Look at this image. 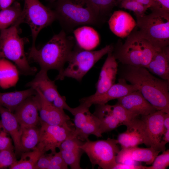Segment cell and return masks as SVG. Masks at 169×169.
Segmentation results:
<instances>
[{
	"label": "cell",
	"mask_w": 169,
	"mask_h": 169,
	"mask_svg": "<svg viewBox=\"0 0 169 169\" xmlns=\"http://www.w3.org/2000/svg\"><path fill=\"white\" fill-rule=\"evenodd\" d=\"M122 78L136 85L157 110L169 113V81L155 77L145 68L128 65L123 72Z\"/></svg>",
	"instance_id": "6da1fadb"
},
{
	"label": "cell",
	"mask_w": 169,
	"mask_h": 169,
	"mask_svg": "<svg viewBox=\"0 0 169 169\" xmlns=\"http://www.w3.org/2000/svg\"><path fill=\"white\" fill-rule=\"evenodd\" d=\"M73 38L67 36L62 29L55 34L43 47L37 49L32 45L28 54V59L37 63L40 69H55L61 72L67 62L75 44Z\"/></svg>",
	"instance_id": "7a4b0ae2"
},
{
	"label": "cell",
	"mask_w": 169,
	"mask_h": 169,
	"mask_svg": "<svg viewBox=\"0 0 169 169\" xmlns=\"http://www.w3.org/2000/svg\"><path fill=\"white\" fill-rule=\"evenodd\" d=\"M54 10L64 30L70 32L76 27L96 25L100 18L89 0H57Z\"/></svg>",
	"instance_id": "3957f363"
},
{
	"label": "cell",
	"mask_w": 169,
	"mask_h": 169,
	"mask_svg": "<svg viewBox=\"0 0 169 169\" xmlns=\"http://www.w3.org/2000/svg\"><path fill=\"white\" fill-rule=\"evenodd\" d=\"M113 53L123 64L146 68L156 50L138 31L131 32Z\"/></svg>",
	"instance_id": "277c9868"
},
{
	"label": "cell",
	"mask_w": 169,
	"mask_h": 169,
	"mask_svg": "<svg viewBox=\"0 0 169 169\" xmlns=\"http://www.w3.org/2000/svg\"><path fill=\"white\" fill-rule=\"evenodd\" d=\"M18 25L15 24L0 30V58L13 61L21 74L33 75L37 69L29 64L24 51V39L18 34Z\"/></svg>",
	"instance_id": "5b68a950"
},
{
	"label": "cell",
	"mask_w": 169,
	"mask_h": 169,
	"mask_svg": "<svg viewBox=\"0 0 169 169\" xmlns=\"http://www.w3.org/2000/svg\"><path fill=\"white\" fill-rule=\"evenodd\" d=\"M151 10L148 15L136 17L138 31L156 49L169 46V12Z\"/></svg>",
	"instance_id": "8992f818"
},
{
	"label": "cell",
	"mask_w": 169,
	"mask_h": 169,
	"mask_svg": "<svg viewBox=\"0 0 169 169\" xmlns=\"http://www.w3.org/2000/svg\"><path fill=\"white\" fill-rule=\"evenodd\" d=\"M114 49L113 45L110 44L99 50H88L75 44L67 61L68 66L59 73L55 80H62L69 77L81 81L95 64L104 55L113 51Z\"/></svg>",
	"instance_id": "52a82bcc"
},
{
	"label": "cell",
	"mask_w": 169,
	"mask_h": 169,
	"mask_svg": "<svg viewBox=\"0 0 169 169\" xmlns=\"http://www.w3.org/2000/svg\"><path fill=\"white\" fill-rule=\"evenodd\" d=\"M117 141L108 138L83 142L79 147L88 156L93 167L96 165L103 169H113L117 164L116 156L119 148Z\"/></svg>",
	"instance_id": "ba28073f"
},
{
	"label": "cell",
	"mask_w": 169,
	"mask_h": 169,
	"mask_svg": "<svg viewBox=\"0 0 169 169\" xmlns=\"http://www.w3.org/2000/svg\"><path fill=\"white\" fill-rule=\"evenodd\" d=\"M56 19L54 10L43 5L38 0H24L23 8L18 22L25 23L29 26L32 38V44L38 34L44 28Z\"/></svg>",
	"instance_id": "9c48e42d"
},
{
	"label": "cell",
	"mask_w": 169,
	"mask_h": 169,
	"mask_svg": "<svg viewBox=\"0 0 169 169\" xmlns=\"http://www.w3.org/2000/svg\"><path fill=\"white\" fill-rule=\"evenodd\" d=\"M40 125L39 140L35 150L43 154L49 151L55 154L56 148L64 141L75 137V128L70 123L63 125H50L40 121Z\"/></svg>",
	"instance_id": "30bf717a"
},
{
	"label": "cell",
	"mask_w": 169,
	"mask_h": 169,
	"mask_svg": "<svg viewBox=\"0 0 169 169\" xmlns=\"http://www.w3.org/2000/svg\"><path fill=\"white\" fill-rule=\"evenodd\" d=\"M165 113L157 110L146 116H142L145 136V144L161 152L166 150L165 145L161 142L165 129L163 120Z\"/></svg>",
	"instance_id": "8fae6325"
},
{
	"label": "cell",
	"mask_w": 169,
	"mask_h": 169,
	"mask_svg": "<svg viewBox=\"0 0 169 169\" xmlns=\"http://www.w3.org/2000/svg\"><path fill=\"white\" fill-rule=\"evenodd\" d=\"M47 72L46 70L40 69L34 78L26 86L38 89L47 101L57 108L68 111L70 107L67 104L65 97L59 93L55 81L49 79Z\"/></svg>",
	"instance_id": "7c38bea8"
},
{
	"label": "cell",
	"mask_w": 169,
	"mask_h": 169,
	"mask_svg": "<svg viewBox=\"0 0 169 169\" xmlns=\"http://www.w3.org/2000/svg\"><path fill=\"white\" fill-rule=\"evenodd\" d=\"M137 90H138L136 85L128 84L125 79L121 78L118 83L114 84L103 94L98 96L92 95L81 99L79 105L89 109L93 104H105L110 100L118 99Z\"/></svg>",
	"instance_id": "4fadbf2b"
},
{
	"label": "cell",
	"mask_w": 169,
	"mask_h": 169,
	"mask_svg": "<svg viewBox=\"0 0 169 169\" xmlns=\"http://www.w3.org/2000/svg\"><path fill=\"white\" fill-rule=\"evenodd\" d=\"M33 96L39 113L40 121L50 125H63L69 123L70 117L64 110L59 109L47 101L37 89Z\"/></svg>",
	"instance_id": "5bb4252c"
},
{
	"label": "cell",
	"mask_w": 169,
	"mask_h": 169,
	"mask_svg": "<svg viewBox=\"0 0 169 169\" xmlns=\"http://www.w3.org/2000/svg\"><path fill=\"white\" fill-rule=\"evenodd\" d=\"M160 152L151 147L121 148L117 154L116 161L117 163L137 165L136 162L139 161L150 165Z\"/></svg>",
	"instance_id": "9a60e30c"
},
{
	"label": "cell",
	"mask_w": 169,
	"mask_h": 169,
	"mask_svg": "<svg viewBox=\"0 0 169 169\" xmlns=\"http://www.w3.org/2000/svg\"><path fill=\"white\" fill-rule=\"evenodd\" d=\"M118 67L113 51L109 52L101 69L96 84V91L93 95L98 96L103 94L115 84Z\"/></svg>",
	"instance_id": "2e32d148"
},
{
	"label": "cell",
	"mask_w": 169,
	"mask_h": 169,
	"mask_svg": "<svg viewBox=\"0 0 169 169\" xmlns=\"http://www.w3.org/2000/svg\"><path fill=\"white\" fill-rule=\"evenodd\" d=\"M117 100V103L138 116H146L157 110L144 98L139 90L131 92Z\"/></svg>",
	"instance_id": "e0dca14e"
},
{
	"label": "cell",
	"mask_w": 169,
	"mask_h": 169,
	"mask_svg": "<svg viewBox=\"0 0 169 169\" xmlns=\"http://www.w3.org/2000/svg\"><path fill=\"white\" fill-rule=\"evenodd\" d=\"M127 128L126 131L120 134L117 139L121 148L137 146L140 144H145L144 124L141 119L136 118Z\"/></svg>",
	"instance_id": "ac0fdd59"
},
{
	"label": "cell",
	"mask_w": 169,
	"mask_h": 169,
	"mask_svg": "<svg viewBox=\"0 0 169 169\" xmlns=\"http://www.w3.org/2000/svg\"><path fill=\"white\" fill-rule=\"evenodd\" d=\"M1 123L9 133L14 144L16 156H20L23 153L21 142L22 129L13 113L0 105Z\"/></svg>",
	"instance_id": "d6986e66"
},
{
	"label": "cell",
	"mask_w": 169,
	"mask_h": 169,
	"mask_svg": "<svg viewBox=\"0 0 169 169\" xmlns=\"http://www.w3.org/2000/svg\"><path fill=\"white\" fill-rule=\"evenodd\" d=\"M34 95L25 100L13 112L21 127L38 125L40 123L38 109Z\"/></svg>",
	"instance_id": "ffe728a7"
},
{
	"label": "cell",
	"mask_w": 169,
	"mask_h": 169,
	"mask_svg": "<svg viewBox=\"0 0 169 169\" xmlns=\"http://www.w3.org/2000/svg\"><path fill=\"white\" fill-rule=\"evenodd\" d=\"M108 23L111 31L121 38L128 36L136 26V22L132 16L122 10L115 11Z\"/></svg>",
	"instance_id": "44dd1931"
},
{
	"label": "cell",
	"mask_w": 169,
	"mask_h": 169,
	"mask_svg": "<svg viewBox=\"0 0 169 169\" xmlns=\"http://www.w3.org/2000/svg\"><path fill=\"white\" fill-rule=\"evenodd\" d=\"M82 143L77 138H72L64 140L59 147L64 160L72 169H82L80 162L84 151L79 146Z\"/></svg>",
	"instance_id": "7402d4cb"
},
{
	"label": "cell",
	"mask_w": 169,
	"mask_h": 169,
	"mask_svg": "<svg viewBox=\"0 0 169 169\" xmlns=\"http://www.w3.org/2000/svg\"><path fill=\"white\" fill-rule=\"evenodd\" d=\"M146 69L161 79L169 81V46L156 50Z\"/></svg>",
	"instance_id": "603a6c76"
},
{
	"label": "cell",
	"mask_w": 169,
	"mask_h": 169,
	"mask_svg": "<svg viewBox=\"0 0 169 169\" xmlns=\"http://www.w3.org/2000/svg\"><path fill=\"white\" fill-rule=\"evenodd\" d=\"M73 33L77 44L82 49L91 50L99 44L100 37L98 32L88 26L79 27L74 30Z\"/></svg>",
	"instance_id": "cb8c5ba5"
},
{
	"label": "cell",
	"mask_w": 169,
	"mask_h": 169,
	"mask_svg": "<svg viewBox=\"0 0 169 169\" xmlns=\"http://www.w3.org/2000/svg\"><path fill=\"white\" fill-rule=\"evenodd\" d=\"M36 93V90L33 87L21 91L0 92V105L13 113L25 100Z\"/></svg>",
	"instance_id": "d4e9b609"
},
{
	"label": "cell",
	"mask_w": 169,
	"mask_h": 169,
	"mask_svg": "<svg viewBox=\"0 0 169 169\" xmlns=\"http://www.w3.org/2000/svg\"><path fill=\"white\" fill-rule=\"evenodd\" d=\"M93 113L100 122V130L103 133L112 131L121 125L113 114L109 105H96Z\"/></svg>",
	"instance_id": "484cf974"
},
{
	"label": "cell",
	"mask_w": 169,
	"mask_h": 169,
	"mask_svg": "<svg viewBox=\"0 0 169 169\" xmlns=\"http://www.w3.org/2000/svg\"><path fill=\"white\" fill-rule=\"evenodd\" d=\"M9 60L0 58V87L7 89L14 86L18 79V71Z\"/></svg>",
	"instance_id": "4316f807"
},
{
	"label": "cell",
	"mask_w": 169,
	"mask_h": 169,
	"mask_svg": "<svg viewBox=\"0 0 169 169\" xmlns=\"http://www.w3.org/2000/svg\"><path fill=\"white\" fill-rule=\"evenodd\" d=\"M20 4L15 2L10 7L0 11V30L17 23L22 13Z\"/></svg>",
	"instance_id": "83f0119b"
},
{
	"label": "cell",
	"mask_w": 169,
	"mask_h": 169,
	"mask_svg": "<svg viewBox=\"0 0 169 169\" xmlns=\"http://www.w3.org/2000/svg\"><path fill=\"white\" fill-rule=\"evenodd\" d=\"M21 142L23 153L35 150L40 137V127L37 125L21 127Z\"/></svg>",
	"instance_id": "f1b7e54d"
},
{
	"label": "cell",
	"mask_w": 169,
	"mask_h": 169,
	"mask_svg": "<svg viewBox=\"0 0 169 169\" xmlns=\"http://www.w3.org/2000/svg\"><path fill=\"white\" fill-rule=\"evenodd\" d=\"M91 135L97 137L102 136L100 120L93 114L81 129L74 132V136L81 141L88 140V137Z\"/></svg>",
	"instance_id": "f546056e"
},
{
	"label": "cell",
	"mask_w": 169,
	"mask_h": 169,
	"mask_svg": "<svg viewBox=\"0 0 169 169\" xmlns=\"http://www.w3.org/2000/svg\"><path fill=\"white\" fill-rule=\"evenodd\" d=\"M40 151L33 150L23 153L20 159L9 167L10 169H34L39 159L43 155Z\"/></svg>",
	"instance_id": "4dcf8cb0"
},
{
	"label": "cell",
	"mask_w": 169,
	"mask_h": 169,
	"mask_svg": "<svg viewBox=\"0 0 169 169\" xmlns=\"http://www.w3.org/2000/svg\"><path fill=\"white\" fill-rule=\"evenodd\" d=\"M111 110L115 116L120 121L121 125L126 127L138 116L130 112L119 103L110 105Z\"/></svg>",
	"instance_id": "1f68e13d"
},
{
	"label": "cell",
	"mask_w": 169,
	"mask_h": 169,
	"mask_svg": "<svg viewBox=\"0 0 169 169\" xmlns=\"http://www.w3.org/2000/svg\"><path fill=\"white\" fill-rule=\"evenodd\" d=\"M100 19L108 14L113 8L119 4L120 0H89Z\"/></svg>",
	"instance_id": "d6a6232c"
},
{
	"label": "cell",
	"mask_w": 169,
	"mask_h": 169,
	"mask_svg": "<svg viewBox=\"0 0 169 169\" xmlns=\"http://www.w3.org/2000/svg\"><path fill=\"white\" fill-rule=\"evenodd\" d=\"M119 4L120 7L133 12L136 17L145 15L147 9L136 0H120Z\"/></svg>",
	"instance_id": "836d02e7"
},
{
	"label": "cell",
	"mask_w": 169,
	"mask_h": 169,
	"mask_svg": "<svg viewBox=\"0 0 169 169\" xmlns=\"http://www.w3.org/2000/svg\"><path fill=\"white\" fill-rule=\"evenodd\" d=\"M14 151L10 149L0 151V169L9 167L17 161Z\"/></svg>",
	"instance_id": "e575fe53"
},
{
	"label": "cell",
	"mask_w": 169,
	"mask_h": 169,
	"mask_svg": "<svg viewBox=\"0 0 169 169\" xmlns=\"http://www.w3.org/2000/svg\"><path fill=\"white\" fill-rule=\"evenodd\" d=\"M169 166V150L162 151L154 159L152 166H146L145 169H165Z\"/></svg>",
	"instance_id": "d590c367"
},
{
	"label": "cell",
	"mask_w": 169,
	"mask_h": 169,
	"mask_svg": "<svg viewBox=\"0 0 169 169\" xmlns=\"http://www.w3.org/2000/svg\"><path fill=\"white\" fill-rule=\"evenodd\" d=\"M10 136L0 120V151L6 149L15 150Z\"/></svg>",
	"instance_id": "8d00e7d4"
},
{
	"label": "cell",
	"mask_w": 169,
	"mask_h": 169,
	"mask_svg": "<svg viewBox=\"0 0 169 169\" xmlns=\"http://www.w3.org/2000/svg\"><path fill=\"white\" fill-rule=\"evenodd\" d=\"M68 166L64 160L59 151L54 154L51 160L48 169H67Z\"/></svg>",
	"instance_id": "74e56055"
},
{
	"label": "cell",
	"mask_w": 169,
	"mask_h": 169,
	"mask_svg": "<svg viewBox=\"0 0 169 169\" xmlns=\"http://www.w3.org/2000/svg\"><path fill=\"white\" fill-rule=\"evenodd\" d=\"M54 154L51 152L42 155L37 162L34 169H48Z\"/></svg>",
	"instance_id": "f35d334b"
},
{
	"label": "cell",
	"mask_w": 169,
	"mask_h": 169,
	"mask_svg": "<svg viewBox=\"0 0 169 169\" xmlns=\"http://www.w3.org/2000/svg\"><path fill=\"white\" fill-rule=\"evenodd\" d=\"M151 9H156L169 12V0H152Z\"/></svg>",
	"instance_id": "ab89813d"
},
{
	"label": "cell",
	"mask_w": 169,
	"mask_h": 169,
	"mask_svg": "<svg viewBox=\"0 0 169 169\" xmlns=\"http://www.w3.org/2000/svg\"><path fill=\"white\" fill-rule=\"evenodd\" d=\"M146 166L141 165L117 163L113 169H145Z\"/></svg>",
	"instance_id": "60d3db41"
},
{
	"label": "cell",
	"mask_w": 169,
	"mask_h": 169,
	"mask_svg": "<svg viewBox=\"0 0 169 169\" xmlns=\"http://www.w3.org/2000/svg\"><path fill=\"white\" fill-rule=\"evenodd\" d=\"M16 0H0V9L6 8L10 6Z\"/></svg>",
	"instance_id": "b9f144b4"
},
{
	"label": "cell",
	"mask_w": 169,
	"mask_h": 169,
	"mask_svg": "<svg viewBox=\"0 0 169 169\" xmlns=\"http://www.w3.org/2000/svg\"><path fill=\"white\" fill-rule=\"evenodd\" d=\"M139 3L146 8H150L153 4L152 0H136Z\"/></svg>",
	"instance_id": "7bdbcfd3"
},
{
	"label": "cell",
	"mask_w": 169,
	"mask_h": 169,
	"mask_svg": "<svg viewBox=\"0 0 169 169\" xmlns=\"http://www.w3.org/2000/svg\"><path fill=\"white\" fill-rule=\"evenodd\" d=\"M163 124L166 130L169 129V113H165L163 120Z\"/></svg>",
	"instance_id": "ee69618b"
},
{
	"label": "cell",
	"mask_w": 169,
	"mask_h": 169,
	"mask_svg": "<svg viewBox=\"0 0 169 169\" xmlns=\"http://www.w3.org/2000/svg\"><path fill=\"white\" fill-rule=\"evenodd\" d=\"M162 142L165 145L169 142V129L166 130L163 135Z\"/></svg>",
	"instance_id": "f6af8a7d"
},
{
	"label": "cell",
	"mask_w": 169,
	"mask_h": 169,
	"mask_svg": "<svg viewBox=\"0 0 169 169\" xmlns=\"http://www.w3.org/2000/svg\"><path fill=\"white\" fill-rule=\"evenodd\" d=\"M56 0H47V1L50 3H52L55 2Z\"/></svg>",
	"instance_id": "bcb514c9"
}]
</instances>
